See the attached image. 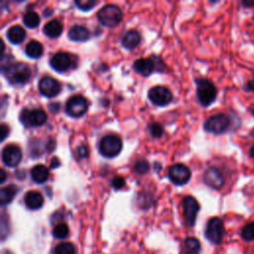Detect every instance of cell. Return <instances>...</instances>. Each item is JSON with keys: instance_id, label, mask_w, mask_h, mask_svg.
Segmentation results:
<instances>
[{"instance_id": "13", "label": "cell", "mask_w": 254, "mask_h": 254, "mask_svg": "<svg viewBox=\"0 0 254 254\" xmlns=\"http://www.w3.org/2000/svg\"><path fill=\"white\" fill-rule=\"evenodd\" d=\"M22 159L21 149L16 145H7L2 150V161L7 167H16Z\"/></svg>"}, {"instance_id": "20", "label": "cell", "mask_w": 254, "mask_h": 254, "mask_svg": "<svg viewBox=\"0 0 254 254\" xmlns=\"http://www.w3.org/2000/svg\"><path fill=\"white\" fill-rule=\"evenodd\" d=\"M31 178L38 184L45 183L49 178V170L45 165H35L31 170Z\"/></svg>"}, {"instance_id": "5", "label": "cell", "mask_w": 254, "mask_h": 254, "mask_svg": "<svg viewBox=\"0 0 254 254\" xmlns=\"http://www.w3.org/2000/svg\"><path fill=\"white\" fill-rule=\"evenodd\" d=\"M229 126H230V119L227 115L223 113H217L208 117L203 124L205 131L209 133H213L215 135L224 133Z\"/></svg>"}, {"instance_id": "10", "label": "cell", "mask_w": 254, "mask_h": 254, "mask_svg": "<svg viewBox=\"0 0 254 254\" xmlns=\"http://www.w3.org/2000/svg\"><path fill=\"white\" fill-rule=\"evenodd\" d=\"M21 121L25 126H41L47 121V114L42 109H32V110H23L21 113Z\"/></svg>"}, {"instance_id": "7", "label": "cell", "mask_w": 254, "mask_h": 254, "mask_svg": "<svg viewBox=\"0 0 254 254\" xmlns=\"http://www.w3.org/2000/svg\"><path fill=\"white\" fill-rule=\"evenodd\" d=\"M182 207H183V216L185 223L191 227L193 226L197 211L199 210V204L197 200L190 195H187L182 200Z\"/></svg>"}, {"instance_id": "8", "label": "cell", "mask_w": 254, "mask_h": 254, "mask_svg": "<svg viewBox=\"0 0 254 254\" xmlns=\"http://www.w3.org/2000/svg\"><path fill=\"white\" fill-rule=\"evenodd\" d=\"M86 99L79 94L71 96L65 103V112L74 118L82 116L87 110Z\"/></svg>"}, {"instance_id": "27", "label": "cell", "mask_w": 254, "mask_h": 254, "mask_svg": "<svg viewBox=\"0 0 254 254\" xmlns=\"http://www.w3.org/2000/svg\"><path fill=\"white\" fill-rule=\"evenodd\" d=\"M240 237L246 241H254V221L246 223L240 230Z\"/></svg>"}, {"instance_id": "25", "label": "cell", "mask_w": 254, "mask_h": 254, "mask_svg": "<svg viewBox=\"0 0 254 254\" xmlns=\"http://www.w3.org/2000/svg\"><path fill=\"white\" fill-rule=\"evenodd\" d=\"M16 193V188L14 186H7L1 189L0 190V200H1V204L5 205L7 203H9L14 195Z\"/></svg>"}, {"instance_id": "38", "label": "cell", "mask_w": 254, "mask_h": 254, "mask_svg": "<svg viewBox=\"0 0 254 254\" xmlns=\"http://www.w3.org/2000/svg\"><path fill=\"white\" fill-rule=\"evenodd\" d=\"M5 179H6V173H5V171L2 169V170H1V179H0V182H1V183H4Z\"/></svg>"}, {"instance_id": "36", "label": "cell", "mask_w": 254, "mask_h": 254, "mask_svg": "<svg viewBox=\"0 0 254 254\" xmlns=\"http://www.w3.org/2000/svg\"><path fill=\"white\" fill-rule=\"evenodd\" d=\"M8 127L5 125V124H2L1 126V135H2V138L1 140H4L6 138V136L8 135Z\"/></svg>"}, {"instance_id": "16", "label": "cell", "mask_w": 254, "mask_h": 254, "mask_svg": "<svg viewBox=\"0 0 254 254\" xmlns=\"http://www.w3.org/2000/svg\"><path fill=\"white\" fill-rule=\"evenodd\" d=\"M25 204L30 209H38L44 203V197L41 192L37 190L27 191L24 196Z\"/></svg>"}, {"instance_id": "18", "label": "cell", "mask_w": 254, "mask_h": 254, "mask_svg": "<svg viewBox=\"0 0 254 254\" xmlns=\"http://www.w3.org/2000/svg\"><path fill=\"white\" fill-rule=\"evenodd\" d=\"M133 67L138 73L147 76L153 71L155 64L150 59H138L134 62Z\"/></svg>"}, {"instance_id": "37", "label": "cell", "mask_w": 254, "mask_h": 254, "mask_svg": "<svg viewBox=\"0 0 254 254\" xmlns=\"http://www.w3.org/2000/svg\"><path fill=\"white\" fill-rule=\"evenodd\" d=\"M242 6H244L245 8H251L252 6H254V1L250 2V1H243L242 2Z\"/></svg>"}, {"instance_id": "26", "label": "cell", "mask_w": 254, "mask_h": 254, "mask_svg": "<svg viewBox=\"0 0 254 254\" xmlns=\"http://www.w3.org/2000/svg\"><path fill=\"white\" fill-rule=\"evenodd\" d=\"M23 22L29 28H36L40 24V16L35 11H28L24 14Z\"/></svg>"}, {"instance_id": "6", "label": "cell", "mask_w": 254, "mask_h": 254, "mask_svg": "<svg viewBox=\"0 0 254 254\" xmlns=\"http://www.w3.org/2000/svg\"><path fill=\"white\" fill-rule=\"evenodd\" d=\"M122 149V141L116 135H106L99 143V151L106 158L117 156Z\"/></svg>"}, {"instance_id": "1", "label": "cell", "mask_w": 254, "mask_h": 254, "mask_svg": "<svg viewBox=\"0 0 254 254\" xmlns=\"http://www.w3.org/2000/svg\"><path fill=\"white\" fill-rule=\"evenodd\" d=\"M6 78L12 84H24L31 76V69L23 63L9 64L4 70Z\"/></svg>"}, {"instance_id": "22", "label": "cell", "mask_w": 254, "mask_h": 254, "mask_svg": "<svg viewBox=\"0 0 254 254\" xmlns=\"http://www.w3.org/2000/svg\"><path fill=\"white\" fill-rule=\"evenodd\" d=\"M63 32V25L59 20H51L44 26V33L49 38H58Z\"/></svg>"}, {"instance_id": "28", "label": "cell", "mask_w": 254, "mask_h": 254, "mask_svg": "<svg viewBox=\"0 0 254 254\" xmlns=\"http://www.w3.org/2000/svg\"><path fill=\"white\" fill-rule=\"evenodd\" d=\"M54 254H75V248L70 242H63L56 246Z\"/></svg>"}, {"instance_id": "34", "label": "cell", "mask_w": 254, "mask_h": 254, "mask_svg": "<svg viewBox=\"0 0 254 254\" xmlns=\"http://www.w3.org/2000/svg\"><path fill=\"white\" fill-rule=\"evenodd\" d=\"M76 153L77 155L80 157V158H84L88 155V151H87V148L85 146H79L77 149H76Z\"/></svg>"}, {"instance_id": "12", "label": "cell", "mask_w": 254, "mask_h": 254, "mask_svg": "<svg viewBox=\"0 0 254 254\" xmlns=\"http://www.w3.org/2000/svg\"><path fill=\"white\" fill-rule=\"evenodd\" d=\"M38 86L40 92L47 97H54L61 91V84L52 76H44L40 79Z\"/></svg>"}, {"instance_id": "17", "label": "cell", "mask_w": 254, "mask_h": 254, "mask_svg": "<svg viewBox=\"0 0 254 254\" xmlns=\"http://www.w3.org/2000/svg\"><path fill=\"white\" fill-rule=\"evenodd\" d=\"M90 34L87 28L81 25H73L67 33V37L74 42H83L89 38Z\"/></svg>"}, {"instance_id": "30", "label": "cell", "mask_w": 254, "mask_h": 254, "mask_svg": "<svg viewBox=\"0 0 254 254\" xmlns=\"http://www.w3.org/2000/svg\"><path fill=\"white\" fill-rule=\"evenodd\" d=\"M96 1H93V0H76L74 1V4L80 9V10H83V11H87V10H90L94 5H96Z\"/></svg>"}, {"instance_id": "40", "label": "cell", "mask_w": 254, "mask_h": 254, "mask_svg": "<svg viewBox=\"0 0 254 254\" xmlns=\"http://www.w3.org/2000/svg\"><path fill=\"white\" fill-rule=\"evenodd\" d=\"M253 136H254V134H253Z\"/></svg>"}, {"instance_id": "3", "label": "cell", "mask_w": 254, "mask_h": 254, "mask_svg": "<svg viewBox=\"0 0 254 254\" xmlns=\"http://www.w3.org/2000/svg\"><path fill=\"white\" fill-rule=\"evenodd\" d=\"M216 94L217 90L210 80L205 78L196 80V95L202 106L210 105L215 100Z\"/></svg>"}, {"instance_id": "11", "label": "cell", "mask_w": 254, "mask_h": 254, "mask_svg": "<svg viewBox=\"0 0 254 254\" xmlns=\"http://www.w3.org/2000/svg\"><path fill=\"white\" fill-rule=\"evenodd\" d=\"M169 179L176 185H184L190 179V171L184 164H175L168 172Z\"/></svg>"}, {"instance_id": "4", "label": "cell", "mask_w": 254, "mask_h": 254, "mask_svg": "<svg viewBox=\"0 0 254 254\" xmlns=\"http://www.w3.org/2000/svg\"><path fill=\"white\" fill-rule=\"evenodd\" d=\"M224 233H225L224 224L220 217L215 216L210 218L207 221L206 227L204 230V235L209 242L215 245H219L223 240Z\"/></svg>"}, {"instance_id": "15", "label": "cell", "mask_w": 254, "mask_h": 254, "mask_svg": "<svg viewBox=\"0 0 254 254\" xmlns=\"http://www.w3.org/2000/svg\"><path fill=\"white\" fill-rule=\"evenodd\" d=\"M50 64L55 70H57L59 72H63V71L67 70L70 67L71 60H70V57L66 53L59 52L51 58Z\"/></svg>"}, {"instance_id": "32", "label": "cell", "mask_w": 254, "mask_h": 254, "mask_svg": "<svg viewBox=\"0 0 254 254\" xmlns=\"http://www.w3.org/2000/svg\"><path fill=\"white\" fill-rule=\"evenodd\" d=\"M149 132L153 137H161L163 134V127L159 123H152L149 125Z\"/></svg>"}, {"instance_id": "19", "label": "cell", "mask_w": 254, "mask_h": 254, "mask_svg": "<svg viewBox=\"0 0 254 254\" xmlns=\"http://www.w3.org/2000/svg\"><path fill=\"white\" fill-rule=\"evenodd\" d=\"M6 36L12 44H20L26 38V31L22 26L15 25L7 30Z\"/></svg>"}, {"instance_id": "21", "label": "cell", "mask_w": 254, "mask_h": 254, "mask_svg": "<svg viewBox=\"0 0 254 254\" xmlns=\"http://www.w3.org/2000/svg\"><path fill=\"white\" fill-rule=\"evenodd\" d=\"M122 45L127 49H134L136 48L141 42L140 34L135 30H130L124 34L122 37Z\"/></svg>"}, {"instance_id": "9", "label": "cell", "mask_w": 254, "mask_h": 254, "mask_svg": "<svg viewBox=\"0 0 254 254\" xmlns=\"http://www.w3.org/2000/svg\"><path fill=\"white\" fill-rule=\"evenodd\" d=\"M148 96L152 103L159 106L167 105L173 99V95L170 89L163 85H157L152 87L148 92Z\"/></svg>"}, {"instance_id": "39", "label": "cell", "mask_w": 254, "mask_h": 254, "mask_svg": "<svg viewBox=\"0 0 254 254\" xmlns=\"http://www.w3.org/2000/svg\"><path fill=\"white\" fill-rule=\"evenodd\" d=\"M249 156L252 157V158H254V145H252V146L250 147V149H249Z\"/></svg>"}, {"instance_id": "29", "label": "cell", "mask_w": 254, "mask_h": 254, "mask_svg": "<svg viewBox=\"0 0 254 254\" xmlns=\"http://www.w3.org/2000/svg\"><path fill=\"white\" fill-rule=\"evenodd\" d=\"M68 226L65 223H59L53 229V235L55 238L64 239L68 235Z\"/></svg>"}, {"instance_id": "31", "label": "cell", "mask_w": 254, "mask_h": 254, "mask_svg": "<svg viewBox=\"0 0 254 254\" xmlns=\"http://www.w3.org/2000/svg\"><path fill=\"white\" fill-rule=\"evenodd\" d=\"M134 170H135V172H137L139 174H144L149 170V164L145 160H139L135 163Z\"/></svg>"}, {"instance_id": "23", "label": "cell", "mask_w": 254, "mask_h": 254, "mask_svg": "<svg viewBox=\"0 0 254 254\" xmlns=\"http://www.w3.org/2000/svg\"><path fill=\"white\" fill-rule=\"evenodd\" d=\"M43 45L36 40L30 41L25 47V54L32 59L40 58L43 54Z\"/></svg>"}, {"instance_id": "2", "label": "cell", "mask_w": 254, "mask_h": 254, "mask_svg": "<svg viewBox=\"0 0 254 254\" xmlns=\"http://www.w3.org/2000/svg\"><path fill=\"white\" fill-rule=\"evenodd\" d=\"M123 13L121 9L114 4H106L97 12L99 22L106 27H115L122 21Z\"/></svg>"}, {"instance_id": "24", "label": "cell", "mask_w": 254, "mask_h": 254, "mask_svg": "<svg viewBox=\"0 0 254 254\" xmlns=\"http://www.w3.org/2000/svg\"><path fill=\"white\" fill-rule=\"evenodd\" d=\"M200 250V243L194 237H189L184 241L185 254H198Z\"/></svg>"}, {"instance_id": "14", "label": "cell", "mask_w": 254, "mask_h": 254, "mask_svg": "<svg viewBox=\"0 0 254 254\" xmlns=\"http://www.w3.org/2000/svg\"><path fill=\"white\" fill-rule=\"evenodd\" d=\"M202 179L205 185L214 190H220L224 184V179L221 172L214 167L208 168L204 172Z\"/></svg>"}, {"instance_id": "35", "label": "cell", "mask_w": 254, "mask_h": 254, "mask_svg": "<svg viewBox=\"0 0 254 254\" xmlns=\"http://www.w3.org/2000/svg\"><path fill=\"white\" fill-rule=\"evenodd\" d=\"M244 89H245L246 91H248V92L254 91V76L251 77V78L247 81V83H246L245 86H244Z\"/></svg>"}, {"instance_id": "33", "label": "cell", "mask_w": 254, "mask_h": 254, "mask_svg": "<svg viewBox=\"0 0 254 254\" xmlns=\"http://www.w3.org/2000/svg\"><path fill=\"white\" fill-rule=\"evenodd\" d=\"M125 185V180L122 177H115L112 180V187L116 190H119L121 188H123Z\"/></svg>"}]
</instances>
